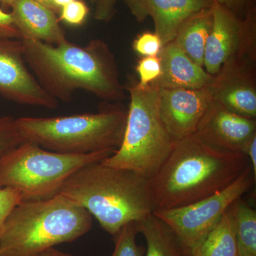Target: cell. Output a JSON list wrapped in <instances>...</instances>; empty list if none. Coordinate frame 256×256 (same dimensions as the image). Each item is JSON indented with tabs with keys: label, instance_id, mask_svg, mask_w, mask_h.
<instances>
[{
	"label": "cell",
	"instance_id": "obj_8",
	"mask_svg": "<svg viewBox=\"0 0 256 256\" xmlns=\"http://www.w3.org/2000/svg\"><path fill=\"white\" fill-rule=\"evenodd\" d=\"M255 181L250 164L238 180L214 195L188 206L156 210L153 214L169 226L188 255L192 256L220 223L226 212L250 190Z\"/></svg>",
	"mask_w": 256,
	"mask_h": 256
},
{
	"label": "cell",
	"instance_id": "obj_34",
	"mask_svg": "<svg viewBox=\"0 0 256 256\" xmlns=\"http://www.w3.org/2000/svg\"><path fill=\"white\" fill-rule=\"evenodd\" d=\"M14 0H0V2H1L2 4L11 8L13 2H14Z\"/></svg>",
	"mask_w": 256,
	"mask_h": 256
},
{
	"label": "cell",
	"instance_id": "obj_14",
	"mask_svg": "<svg viewBox=\"0 0 256 256\" xmlns=\"http://www.w3.org/2000/svg\"><path fill=\"white\" fill-rule=\"evenodd\" d=\"M134 18L142 22L152 18L156 33L164 46L174 41L186 20L202 10L212 9L213 0H124Z\"/></svg>",
	"mask_w": 256,
	"mask_h": 256
},
{
	"label": "cell",
	"instance_id": "obj_10",
	"mask_svg": "<svg viewBox=\"0 0 256 256\" xmlns=\"http://www.w3.org/2000/svg\"><path fill=\"white\" fill-rule=\"evenodd\" d=\"M0 95L20 105L47 109L58 106L28 70L22 41L14 38L0 37Z\"/></svg>",
	"mask_w": 256,
	"mask_h": 256
},
{
	"label": "cell",
	"instance_id": "obj_13",
	"mask_svg": "<svg viewBox=\"0 0 256 256\" xmlns=\"http://www.w3.org/2000/svg\"><path fill=\"white\" fill-rule=\"evenodd\" d=\"M195 134L218 149L244 154L256 136V121L227 110L212 100Z\"/></svg>",
	"mask_w": 256,
	"mask_h": 256
},
{
	"label": "cell",
	"instance_id": "obj_21",
	"mask_svg": "<svg viewBox=\"0 0 256 256\" xmlns=\"http://www.w3.org/2000/svg\"><path fill=\"white\" fill-rule=\"evenodd\" d=\"M138 234V223L124 226L114 236V249L111 256H144V249L136 242Z\"/></svg>",
	"mask_w": 256,
	"mask_h": 256
},
{
	"label": "cell",
	"instance_id": "obj_6",
	"mask_svg": "<svg viewBox=\"0 0 256 256\" xmlns=\"http://www.w3.org/2000/svg\"><path fill=\"white\" fill-rule=\"evenodd\" d=\"M126 89L130 96L124 140L112 156L101 162L111 168L131 170L150 180L168 159L174 146L162 121L160 88H142L130 79Z\"/></svg>",
	"mask_w": 256,
	"mask_h": 256
},
{
	"label": "cell",
	"instance_id": "obj_17",
	"mask_svg": "<svg viewBox=\"0 0 256 256\" xmlns=\"http://www.w3.org/2000/svg\"><path fill=\"white\" fill-rule=\"evenodd\" d=\"M212 8L202 10L182 24L173 41L200 66L204 67L207 40L212 31Z\"/></svg>",
	"mask_w": 256,
	"mask_h": 256
},
{
	"label": "cell",
	"instance_id": "obj_5",
	"mask_svg": "<svg viewBox=\"0 0 256 256\" xmlns=\"http://www.w3.org/2000/svg\"><path fill=\"white\" fill-rule=\"evenodd\" d=\"M128 109L120 102L106 104L96 114L16 119L22 136L47 150L65 154L118 150L124 140Z\"/></svg>",
	"mask_w": 256,
	"mask_h": 256
},
{
	"label": "cell",
	"instance_id": "obj_33",
	"mask_svg": "<svg viewBox=\"0 0 256 256\" xmlns=\"http://www.w3.org/2000/svg\"><path fill=\"white\" fill-rule=\"evenodd\" d=\"M37 2L40 3L46 8H50V10H53L56 13L57 12V10L56 9L54 5L53 0H34Z\"/></svg>",
	"mask_w": 256,
	"mask_h": 256
},
{
	"label": "cell",
	"instance_id": "obj_16",
	"mask_svg": "<svg viewBox=\"0 0 256 256\" xmlns=\"http://www.w3.org/2000/svg\"><path fill=\"white\" fill-rule=\"evenodd\" d=\"M162 74L152 85L162 88H206L214 76L194 62L181 48L171 42L160 54Z\"/></svg>",
	"mask_w": 256,
	"mask_h": 256
},
{
	"label": "cell",
	"instance_id": "obj_25",
	"mask_svg": "<svg viewBox=\"0 0 256 256\" xmlns=\"http://www.w3.org/2000/svg\"><path fill=\"white\" fill-rule=\"evenodd\" d=\"M60 20L67 24L78 26L85 22L88 16L89 8L82 0H74L60 10Z\"/></svg>",
	"mask_w": 256,
	"mask_h": 256
},
{
	"label": "cell",
	"instance_id": "obj_24",
	"mask_svg": "<svg viewBox=\"0 0 256 256\" xmlns=\"http://www.w3.org/2000/svg\"><path fill=\"white\" fill-rule=\"evenodd\" d=\"M164 44L156 32H144L134 40L133 50L142 57L158 56Z\"/></svg>",
	"mask_w": 256,
	"mask_h": 256
},
{
	"label": "cell",
	"instance_id": "obj_31",
	"mask_svg": "<svg viewBox=\"0 0 256 256\" xmlns=\"http://www.w3.org/2000/svg\"><path fill=\"white\" fill-rule=\"evenodd\" d=\"M34 256H74L70 255V254H67V252H60V250H57L54 248H52L48 249V250H44V252H40V254H36V255Z\"/></svg>",
	"mask_w": 256,
	"mask_h": 256
},
{
	"label": "cell",
	"instance_id": "obj_19",
	"mask_svg": "<svg viewBox=\"0 0 256 256\" xmlns=\"http://www.w3.org/2000/svg\"><path fill=\"white\" fill-rule=\"evenodd\" d=\"M192 256H238L232 206Z\"/></svg>",
	"mask_w": 256,
	"mask_h": 256
},
{
	"label": "cell",
	"instance_id": "obj_12",
	"mask_svg": "<svg viewBox=\"0 0 256 256\" xmlns=\"http://www.w3.org/2000/svg\"><path fill=\"white\" fill-rule=\"evenodd\" d=\"M212 96L208 89H160V112L174 142L196 134Z\"/></svg>",
	"mask_w": 256,
	"mask_h": 256
},
{
	"label": "cell",
	"instance_id": "obj_1",
	"mask_svg": "<svg viewBox=\"0 0 256 256\" xmlns=\"http://www.w3.org/2000/svg\"><path fill=\"white\" fill-rule=\"evenodd\" d=\"M22 41L26 64L38 84L56 100L70 102L78 90L108 102H120L126 98L117 60L102 40H92L85 46L68 40L58 45Z\"/></svg>",
	"mask_w": 256,
	"mask_h": 256
},
{
	"label": "cell",
	"instance_id": "obj_29",
	"mask_svg": "<svg viewBox=\"0 0 256 256\" xmlns=\"http://www.w3.org/2000/svg\"><path fill=\"white\" fill-rule=\"evenodd\" d=\"M213 1L214 2L227 8L236 15L245 8L248 3V0H213Z\"/></svg>",
	"mask_w": 256,
	"mask_h": 256
},
{
	"label": "cell",
	"instance_id": "obj_23",
	"mask_svg": "<svg viewBox=\"0 0 256 256\" xmlns=\"http://www.w3.org/2000/svg\"><path fill=\"white\" fill-rule=\"evenodd\" d=\"M136 70L139 76L140 86L151 85L160 78L162 74V62L158 56L142 57L138 62Z\"/></svg>",
	"mask_w": 256,
	"mask_h": 256
},
{
	"label": "cell",
	"instance_id": "obj_15",
	"mask_svg": "<svg viewBox=\"0 0 256 256\" xmlns=\"http://www.w3.org/2000/svg\"><path fill=\"white\" fill-rule=\"evenodd\" d=\"M11 13L22 40L58 45L66 41L55 12L34 0H14Z\"/></svg>",
	"mask_w": 256,
	"mask_h": 256
},
{
	"label": "cell",
	"instance_id": "obj_3",
	"mask_svg": "<svg viewBox=\"0 0 256 256\" xmlns=\"http://www.w3.org/2000/svg\"><path fill=\"white\" fill-rule=\"evenodd\" d=\"M60 194L87 210L112 236L128 224L138 223L156 210L149 180L101 162L76 172Z\"/></svg>",
	"mask_w": 256,
	"mask_h": 256
},
{
	"label": "cell",
	"instance_id": "obj_26",
	"mask_svg": "<svg viewBox=\"0 0 256 256\" xmlns=\"http://www.w3.org/2000/svg\"><path fill=\"white\" fill-rule=\"evenodd\" d=\"M22 202L21 193L14 188H0V233L12 210Z\"/></svg>",
	"mask_w": 256,
	"mask_h": 256
},
{
	"label": "cell",
	"instance_id": "obj_18",
	"mask_svg": "<svg viewBox=\"0 0 256 256\" xmlns=\"http://www.w3.org/2000/svg\"><path fill=\"white\" fill-rule=\"evenodd\" d=\"M138 228L146 240L144 256H190L174 232L154 214L138 222Z\"/></svg>",
	"mask_w": 256,
	"mask_h": 256
},
{
	"label": "cell",
	"instance_id": "obj_11",
	"mask_svg": "<svg viewBox=\"0 0 256 256\" xmlns=\"http://www.w3.org/2000/svg\"><path fill=\"white\" fill-rule=\"evenodd\" d=\"M255 64L244 56L228 60L207 87L212 100L227 110L256 120Z\"/></svg>",
	"mask_w": 256,
	"mask_h": 256
},
{
	"label": "cell",
	"instance_id": "obj_32",
	"mask_svg": "<svg viewBox=\"0 0 256 256\" xmlns=\"http://www.w3.org/2000/svg\"><path fill=\"white\" fill-rule=\"evenodd\" d=\"M73 1L74 0H53V2L57 11H60L62 8Z\"/></svg>",
	"mask_w": 256,
	"mask_h": 256
},
{
	"label": "cell",
	"instance_id": "obj_22",
	"mask_svg": "<svg viewBox=\"0 0 256 256\" xmlns=\"http://www.w3.org/2000/svg\"><path fill=\"white\" fill-rule=\"evenodd\" d=\"M25 141L16 119L12 116L0 118V160Z\"/></svg>",
	"mask_w": 256,
	"mask_h": 256
},
{
	"label": "cell",
	"instance_id": "obj_7",
	"mask_svg": "<svg viewBox=\"0 0 256 256\" xmlns=\"http://www.w3.org/2000/svg\"><path fill=\"white\" fill-rule=\"evenodd\" d=\"M116 151L60 154L26 140L0 160V188L18 190L22 202L48 200L60 194L66 182L82 166L100 162Z\"/></svg>",
	"mask_w": 256,
	"mask_h": 256
},
{
	"label": "cell",
	"instance_id": "obj_4",
	"mask_svg": "<svg viewBox=\"0 0 256 256\" xmlns=\"http://www.w3.org/2000/svg\"><path fill=\"white\" fill-rule=\"evenodd\" d=\"M87 210L60 194L18 204L0 233V256H34L82 238L92 230Z\"/></svg>",
	"mask_w": 256,
	"mask_h": 256
},
{
	"label": "cell",
	"instance_id": "obj_2",
	"mask_svg": "<svg viewBox=\"0 0 256 256\" xmlns=\"http://www.w3.org/2000/svg\"><path fill=\"white\" fill-rule=\"evenodd\" d=\"M249 164L245 154L210 146L196 134L176 141L150 180L156 210L186 206L214 195L238 180Z\"/></svg>",
	"mask_w": 256,
	"mask_h": 256
},
{
	"label": "cell",
	"instance_id": "obj_9",
	"mask_svg": "<svg viewBox=\"0 0 256 256\" xmlns=\"http://www.w3.org/2000/svg\"><path fill=\"white\" fill-rule=\"evenodd\" d=\"M213 25L207 40L204 68L214 76L228 60L235 56L246 57L256 62L255 10L244 20L222 5L212 6Z\"/></svg>",
	"mask_w": 256,
	"mask_h": 256
},
{
	"label": "cell",
	"instance_id": "obj_28",
	"mask_svg": "<svg viewBox=\"0 0 256 256\" xmlns=\"http://www.w3.org/2000/svg\"><path fill=\"white\" fill-rule=\"evenodd\" d=\"M0 37L22 40L21 34L15 26L11 13L0 9Z\"/></svg>",
	"mask_w": 256,
	"mask_h": 256
},
{
	"label": "cell",
	"instance_id": "obj_20",
	"mask_svg": "<svg viewBox=\"0 0 256 256\" xmlns=\"http://www.w3.org/2000/svg\"><path fill=\"white\" fill-rule=\"evenodd\" d=\"M232 206L238 256H256V212L242 197Z\"/></svg>",
	"mask_w": 256,
	"mask_h": 256
},
{
	"label": "cell",
	"instance_id": "obj_27",
	"mask_svg": "<svg viewBox=\"0 0 256 256\" xmlns=\"http://www.w3.org/2000/svg\"><path fill=\"white\" fill-rule=\"evenodd\" d=\"M94 8L96 20L109 22L116 14V6L118 0H90Z\"/></svg>",
	"mask_w": 256,
	"mask_h": 256
},
{
	"label": "cell",
	"instance_id": "obj_30",
	"mask_svg": "<svg viewBox=\"0 0 256 256\" xmlns=\"http://www.w3.org/2000/svg\"><path fill=\"white\" fill-rule=\"evenodd\" d=\"M244 154L247 156L252 165L254 176L256 178V136L248 144Z\"/></svg>",
	"mask_w": 256,
	"mask_h": 256
}]
</instances>
